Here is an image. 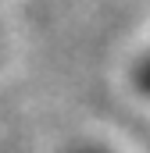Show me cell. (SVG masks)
<instances>
[{
  "label": "cell",
  "instance_id": "obj_1",
  "mask_svg": "<svg viewBox=\"0 0 150 153\" xmlns=\"http://www.w3.org/2000/svg\"><path fill=\"white\" fill-rule=\"evenodd\" d=\"M132 85H136L143 96H150V50H143V57H140L136 68H132Z\"/></svg>",
  "mask_w": 150,
  "mask_h": 153
},
{
  "label": "cell",
  "instance_id": "obj_2",
  "mask_svg": "<svg viewBox=\"0 0 150 153\" xmlns=\"http://www.w3.org/2000/svg\"><path fill=\"white\" fill-rule=\"evenodd\" d=\"M79 153H97V150H79Z\"/></svg>",
  "mask_w": 150,
  "mask_h": 153
}]
</instances>
